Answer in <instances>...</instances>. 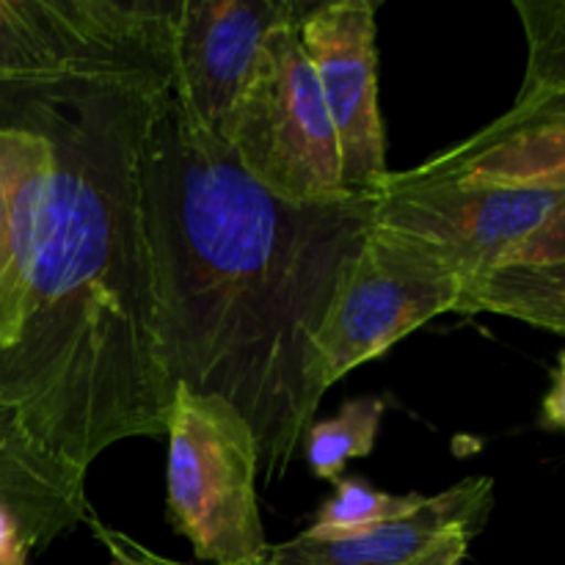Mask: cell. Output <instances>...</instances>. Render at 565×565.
Instances as JSON below:
<instances>
[{
	"label": "cell",
	"instance_id": "obj_4",
	"mask_svg": "<svg viewBox=\"0 0 565 565\" xmlns=\"http://www.w3.org/2000/svg\"><path fill=\"white\" fill-rule=\"evenodd\" d=\"M298 25H281L265 39L221 141L257 185L285 202H351L356 196L342 182L340 143Z\"/></svg>",
	"mask_w": 565,
	"mask_h": 565
},
{
	"label": "cell",
	"instance_id": "obj_2",
	"mask_svg": "<svg viewBox=\"0 0 565 565\" xmlns=\"http://www.w3.org/2000/svg\"><path fill=\"white\" fill-rule=\"evenodd\" d=\"M141 191L166 381L230 403L257 441L259 483H276L329 392L320 334L375 199L274 196L171 86L143 141Z\"/></svg>",
	"mask_w": 565,
	"mask_h": 565
},
{
	"label": "cell",
	"instance_id": "obj_7",
	"mask_svg": "<svg viewBox=\"0 0 565 565\" xmlns=\"http://www.w3.org/2000/svg\"><path fill=\"white\" fill-rule=\"evenodd\" d=\"M461 290L412 248L370 226L367 241L342 274L320 334L326 386L384 356L428 320L456 312Z\"/></svg>",
	"mask_w": 565,
	"mask_h": 565
},
{
	"label": "cell",
	"instance_id": "obj_19",
	"mask_svg": "<svg viewBox=\"0 0 565 565\" xmlns=\"http://www.w3.org/2000/svg\"><path fill=\"white\" fill-rule=\"evenodd\" d=\"M502 125H557L565 127V86L535 97L516 99L511 110L500 116Z\"/></svg>",
	"mask_w": 565,
	"mask_h": 565
},
{
	"label": "cell",
	"instance_id": "obj_1",
	"mask_svg": "<svg viewBox=\"0 0 565 565\" xmlns=\"http://www.w3.org/2000/svg\"><path fill=\"white\" fill-rule=\"evenodd\" d=\"M169 86L171 61L88 70L0 114V127L31 125L50 141L0 403L81 475L116 441L166 434L141 158Z\"/></svg>",
	"mask_w": 565,
	"mask_h": 565
},
{
	"label": "cell",
	"instance_id": "obj_15",
	"mask_svg": "<svg viewBox=\"0 0 565 565\" xmlns=\"http://www.w3.org/2000/svg\"><path fill=\"white\" fill-rule=\"evenodd\" d=\"M423 500V494H386L362 478H340L334 483V494L318 508L315 524L303 530V535L326 541L359 539L392 519L412 513Z\"/></svg>",
	"mask_w": 565,
	"mask_h": 565
},
{
	"label": "cell",
	"instance_id": "obj_5",
	"mask_svg": "<svg viewBox=\"0 0 565 565\" xmlns=\"http://www.w3.org/2000/svg\"><path fill=\"white\" fill-rule=\"evenodd\" d=\"M180 0H0V114L88 70L171 61Z\"/></svg>",
	"mask_w": 565,
	"mask_h": 565
},
{
	"label": "cell",
	"instance_id": "obj_20",
	"mask_svg": "<svg viewBox=\"0 0 565 565\" xmlns=\"http://www.w3.org/2000/svg\"><path fill=\"white\" fill-rule=\"evenodd\" d=\"M31 552L36 550L20 519L9 508L0 505V565H25Z\"/></svg>",
	"mask_w": 565,
	"mask_h": 565
},
{
	"label": "cell",
	"instance_id": "obj_16",
	"mask_svg": "<svg viewBox=\"0 0 565 565\" xmlns=\"http://www.w3.org/2000/svg\"><path fill=\"white\" fill-rule=\"evenodd\" d=\"M527 39V70L516 99L565 86V0H516Z\"/></svg>",
	"mask_w": 565,
	"mask_h": 565
},
{
	"label": "cell",
	"instance_id": "obj_12",
	"mask_svg": "<svg viewBox=\"0 0 565 565\" xmlns=\"http://www.w3.org/2000/svg\"><path fill=\"white\" fill-rule=\"evenodd\" d=\"M0 505L25 527L33 550H44L58 535L86 522L92 513L86 475L44 456L20 419L0 403Z\"/></svg>",
	"mask_w": 565,
	"mask_h": 565
},
{
	"label": "cell",
	"instance_id": "obj_3",
	"mask_svg": "<svg viewBox=\"0 0 565 565\" xmlns=\"http://www.w3.org/2000/svg\"><path fill=\"white\" fill-rule=\"evenodd\" d=\"M169 522L204 565L268 557L259 516V456L246 419L221 397L174 386L166 414Z\"/></svg>",
	"mask_w": 565,
	"mask_h": 565
},
{
	"label": "cell",
	"instance_id": "obj_13",
	"mask_svg": "<svg viewBox=\"0 0 565 565\" xmlns=\"http://www.w3.org/2000/svg\"><path fill=\"white\" fill-rule=\"evenodd\" d=\"M461 315H502L565 334V263L500 265L461 290Z\"/></svg>",
	"mask_w": 565,
	"mask_h": 565
},
{
	"label": "cell",
	"instance_id": "obj_11",
	"mask_svg": "<svg viewBox=\"0 0 565 565\" xmlns=\"http://www.w3.org/2000/svg\"><path fill=\"white\" fill-rule=\"evenodd\" d=\"M397 182H461V185L546 188L565 191V127L491 125L463 141L430 154L408 171H392Z\"/></svg>",
	"mask_w": 565,
	"mask_h": 565
},
{
	"label": "cell",
	"instance_id": "obj_14",
	"mask_svg": "<svg viewBox=\"0 0 565 565\" xmlns=\"http://www.w3.org/2000/svg\"><path fill=\"white\" fill-rule=\"evenodd\" d=\"M386 403L381 397L348 401L334 417L318 419L303 436V456L315 478L337 483L353 458H367L379 441Z\"/></svg>",
	"mask_w": 565,
	"mask_h": 565
},
{
	"label": "cell",
	"instance_id": "obj_18",
	"mask_svg": "<svg viewBox=\"0 0 565 565\" xmlns=\"http://www.w3.org/2000/svg\"><path fill=\"white\" fill-rule=\"evenodd\" d=\"M565 263V204L550 215L544 226L533 232L527 241L519 243L511 257L502 265H539Z\"/></svg>",
	"mask_w": 565,
	"mask_h": 565
},
{
	"label": "cell",
	"instance_id": "obj_8",
	"mask_svg": "<svg viewBox=\"0 0 565 565\" xmlns=\"http://www.w3.org/2000/svg\"><path fill=\"white\" fill-rule=\"evenodd\" d=\"M375 11V0H323L298 25L340 143L342 182L356 199L381 196L392 174L379 108Z\"/></svg>",
	"mask_w": 565,
	"mask_h": 565
},
{
	"label": "cell",
	"instance_id": "obj_6",
	"mask_svg": "<svg viewBox=\"0 0 565 565\" xmlns=\"http://www.w3.org/2000/svg\"><path fill=\"white\" fill-rule=\"evenodd\" d=\"M563 204L565 191L546 188L397 182L390 174L370 226L467 287L500 268Z\"/></svg>",
	"mask_w": 565,
	"mask_h": 565
},
{
	"label": "cell",
	"instance_id": "obj_10",
	"mask_svg": "<svg viewBox=\"0 0 565 565\" xmlns=\"http://www.w3.org/2000/svg\"><path fill=\"white\" fill-rule=\"evenodd\" d=\"M491 505V478H467L359 539L296 535L270 546L265 565H461Z\"/></svg>",
	"mask_w": 565,
	"mask_h": 565
},
{
	"label": "cell",
	"instance_id": "obj_9",
	"mask_svg": "<svg viewBox=\"0 0 565 565\" xmlns=\"http://www.w3.org/2000/svg\"><path fill=\"white\" fill-rule=\"evenodd\" d=\"M312 0H180L171 44V97L182 114L221 138L257 66L265 39L296 25Z\"/></svg>",
	"mask_w": 565,
	"mask_h": 565
},
{
	"label": "cell",
	"instance_id": "obj_21",
	"mask_svg": "<svg viewBox=\"0 0 565 565\" xmlns=\"http://www.w3.org/2000/svg\"><path fill=\"white\" fill-rule=\"evenodd\" d=\"M541 423L546 428L565 430V351L557 359L555 373H552V390L546 392L544 406H541Z\"/></svg>",
	"mask_w": 565,
	"mask_h": 565
},
{
	"label": "cell",
	"instance_id": "obj_17",
	"mask_svg": "<svg viewBox=\"0 0 565 565\" xmlns=\"http://www.w3.org/2000/svg\"><path fill=\"white\" fill-rule=\"evenodd\" d=\"M86 524L92 527L94 539H97L99 544H103V550L108 552L110 563L114 565H204V563H182V561H174V557L160 555V552L149 550V546H143L141 541L130 539L127 533H119V530L114 527H105L94 513H88ZM252 565H265V561L252 563Z\"/></svg>",
	"mask_w": 565,
	"mask_h": 565
},
{
	"label": "cell",
	"instance_id": "obj_22",
	"mask_svg": "<svg viewBox=\"0 0 565 565\" xmlns=\"http://www.w3.org/2000/svg\"><path fill=\"white\" fill-rule=\"evenodd\" d=\"M9 274V191H6L3 166H0V290Z\"/></svg>",
	"mask_w": 565,
	"mask_h": 565
}]
</instances>
